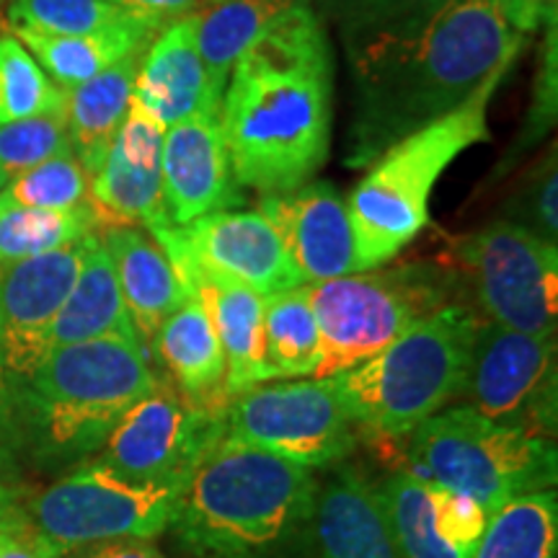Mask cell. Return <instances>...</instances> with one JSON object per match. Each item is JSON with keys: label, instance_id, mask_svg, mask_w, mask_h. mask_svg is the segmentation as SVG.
<instances>
[{"label": "cell", "instance_id": "cell-10", "mask_svg": "<svg viewBox=\"0 0 558 558\" xmlns=\"http://www.w3.org/2000/svg\"><path fill=\"white\" fill-rule=\"evenodd\" d=\"M456 256L488 324L556 337L558 248L512 220L458 241Z\"/></svg>", "mask_w": 558, "mask_h": 558}, {"label": "cell", "instance_id": "cell-25", "mask_svg": "<svg viewBox=\"0 0 558 558\" xmlns=\"http://www.w3.org/2000/svg\"><path fill=\"white\" fill-rule=\"evenodd\" d=\"M107 337L140 341L135 329H132L130 313L124 308L122 290L120 282H117L109 251L104 248L99 233H90L86 239L78 277H75L65 303H62L50 326L47 352L58 347Z\"/></svg>", "mask_w": 558, "mask_h": 558}, {"label": "cell", "instance_id": "cell-37", "mask_svg": "<svg viewBox=\"0 0 558 558\" xmlns=\"http://www.w3.org/2000/svg\"><path fill=\"white\" fill-rule=\"evenodd\" d=\"M509 218L518 226L533 230L543 241H558V163L556 145L535 160L525 173L514 197L507 202Z\"/></svg>", "mask_w": 558, "mask_h": 558}, {"label": "cell", "instance_id": "cell-40", "mask_svg": "<svg viewBox=\"0 0 558 558\" xmlns=\"http://www.w3.org/2000/svg\"><path fill=\"white\" fill-rule=\"evenodd\" d=\"M109 3L120 5L130 16L153 26V29L163 32L171 24H177L179 19L192 16L202 0H109Z\"/></svg>", "mask_w": 558, "mask_h": 558}, {"label": "cell", "instance_id": "cell-2", "mask_svg": "<svg viewBox=\"0 0 558 558\" xmlns=\"http://www.w3.org/2000/svg\"><path fill=\"white\" fill-rule=\"evenodd\" d=\"M331 128V45L313 5H303L230 68L220 132L235 184L262 194L308 184L329 158Z\"/></svg>", "mask_w": 558, "mask_h": 558}, {"label": "cell", "instance_id": "cell-44", "mask_svg": "<svg viewBox=\"0 0 558 558\" xmlns=\"http://www.w3.org/2000/svg\"><path fill=\"white\" fill-rule=\"evenodd\" d=\"M16 507H19V492H16V488L0 484V522L9 518V514Z\"/></svg>", "mask_w": 558, "mask_h": 558}, {"label": "cell", "instance_id": "cell-31", "mask_svg": "<svg viewBox=\"0 0 558 558\" xmlns=\"http://www.w3.org/2000/svg\"><path fill=\"white\" fill-rule=\"evenodd\" d=\"M96 230L90 205L75 209L0 207V267L78 243Z\"/></svg>", "mask_w": 558, "mask_h": 558}, {"label": "cell", "instance_id": "cell-29", "mask_svg": "<svg viewBox=\"0 0 558 558\" xmlns=\"http://www.w3.org/2000/svg\"><path fill=\"white\" fill-rule=\"evenodd\" d=\"M320 362L318 324L303 284L264 298L262 367L264 380L316 375Z\"/></svg>", "mask_w": 558, "mask_h": 558}, {"label": "cell", "instance_id": "cell-38", "mask_svg": "<svg viewBox=\"0 0 558 558\" xmlns=\"http://www.w3.org/2000/svg\"><path fill=\"white\" fill-rule=\"evenodd\" d=\"M548 34L546 41H543V58H541V73L538 81H535V94H533V104H530L527 120H525V130L520 132V137L514 140V148L509 153V158L520 156L527 148H533L538 140L548 135V130L554 128L556 120V107H558V58H556V26L558 19L548 21Z\"/></svg>", "mask_w": 558, "mask_h": 558}, {"label": "cell", "instance_id": "cell-23", "mask_svg": "<svg viewBox=\"0 0 558 558\" xmlns=\"http://www.w3.org/2000/svg\"><path fill=\"white\" fill-rule=\"evenodd\" d=\"M320 558H401L383 514L378 486L357 469H341L313 509Z\"/></svg>", "mask_w": 558, "mask_h": 558}, {"label": "cell", "instance_id": "cell-7", "mask_svg": "<svg viewBox=\"0 0 558 558\" xmlns=\"http://www.w3.org/2000/svg\"><path fill=\"white\" fill-rule=\"evenodd\" d=\"M320 337L313 378H331L403 337L411 326L452 303L456 271L432 262H407L303 284Z\"/></svg>", "mask_w": 558, "mask_h": 558}, {"label": "cell", "instance_id": "cell-12", "mask_svg": "<svg viewBox=\"0 0 558 558\" xmlns=\"http://www.w3.org/2000/svg\"><path fill=\"white\" fill-rule=\"evenodd\" d=\"M226 429V414L194 407L169 383H156L101 448L99 463L140 486H171L184 492L194 465Z\"/></svg>", "mask_w": 558, "mask_h": 558}, {"label": "cell", "instance_id": "cell-30", "mask_svg": "<svg viewBox=\"0 0 558 558\" xmlns=\"http://www.w3.org/2000/svg\"><path fill=\"white\" fill-rule=\"evenodd\" d=\"M556 488L533 492L499 507L486 522L471 558H556Z\"/></svg>", "mask_w": 558, "mask_h": 558}, {"label": "cell", "instance_id": "cell-3", "mask_svg": "<svg viewBox=\"0 0 558 558\" xmlns=\"http://www.w3.org/2000/svg\"><path fill=\"white\" fill-rule=\"evenodd\" d=\"M316 497L311 469L220 437L194 465L171 527L220 558H282L313 527Z\"/></svg>", "mask_w": 558, "mask_h": 558}, {"label": "cell", "instance_id": "cell-1", "mask_svg": "<svg viewBox=\"0 0 558 558\" xmlns=\"http://www.w3.org/2000/svg\"><path fill=\"white\" fill-rule=\"evenodd\" d=\"M494 0H452L414 32L344 41L354 81L349 169L369 166L401 137L458 109L525 50Z\"/></svg>", "mask_w": 558, "mask_h": 558}, {"label": "cell", "instance_id": "cell-26", "mask_svg": "<svg viewBox=\"0 0 558 558\" xmlns=\"http://www.w3.org/2000/svg\"><path fill=\"white\" fill-rule=\"evenodd\" d=\"M11 34L29 50L47 78L68 90L96 78L130 54L145 52L160 32L143 21L130 19L120 26L96 34H81V37H62V34L34 29H11Z\"/></svg>", "mask_w": 558, "mask_h": 558}, {"label": "cell", "instance_id": "cell-19", "mask_svg": "<svg viewBox=\"0 0 558 558\" xmlns=\"http://www.w3.org/2000/svg\"><path fill=\"white\" fill-rule=\"evenodd\" d=\"M160 173L171 226H190L192 220L241 202V186L230 171L220 132V114H194L166 128Z\"/></svg>", "mask_w": 558, "mask_h": 558}, {"label": "cell", "instance_id": "cell-24", "mask_svg": "<svg viewBox=\"0 0 558 558\" xmlns=\"http://www.w3.org/2000/svg\"><path fill=\"white\" fill-rule=\"evenodd\" d=\"M158 360L169 369L177 390L194 407L226 414V354L205 308L190 295L160 324L153 339Z\"/></svg>", "mask_w": 558, "mask_h": 558}, {"label": "cell", "instance_id": "cell-8", "mask_svg": "<svg viewBox=\"0 0 558 558\" xmlns=\"http://www.w3.org/2000/svg\"><path fill=\"white\" fill-rule=\"evenodd\" d=\"M409 437V471L478 501L488 518L507 501L556 486L554 439L492 422L463 403L437 411Z\"/></svg>", "mask_w": 558, "mask_h": 558}, {"label": "cell", "instance_id": "cell-14", "mask_svg": "<svg viewBox=\"0 0 558 558\" xmlns=\"http://www.w3.org/2000/svg\"><path fill=\"white\" fill-rule=\"evenodd\" d=\"M148 233L166 251L173 269L197 267L264 298L303 284L262 213L218 209L190 226H163Z\"/></svg>", "mask_w": 558, "mask_h": 558}, {"label": "cell", "instance_id": "cell-36", "mask_svg": "<svg viewBox=\"0 0 558 558\" xmlns=\"http://www.w3.org/2000/svg\"><path fill=\"white\" fill-rule=\"evenodd\" d=\"M68 148L65 109L0 124V186Z\"/></svg>", "mask_w": 558, "mask_h": 558}, {"label": "cell", "instance_id": "cell-33", "mask_svg": "<svg viewBox=\"0 0 558 558\" xmlns=\"http://www.w3.org/2000/svg\"><path fill=\"white\" fill-rule=\"evenodd\" d=\"M90 179L73 148L41 160L39 166L0 190V207L75 209L88 205Z\"/></svg>", "mask_w": 558, "mask_h": 558}, {"label": "cell", "instance_id": "cell-17", "mask_svg": "<svg viewBox=\"0 0 558 558\" xmlns=\"http://www.w3.org/2000/svg\"><path fill=\"white\" fill-rule=\"evenodd\" d=\"M378 497L401 558H471L488 522L478 501L409 469L383 481Z\"/></svg>", "mask_w": 558, "mask_h": 558}, {"label": "cell", "instance_id": "cell-18", "mask_svg": "<svg viewBox=\"0 0 558 558\" xmlns=\"http://www.w3.org/2000/svg\"><path fill=\"white\" fill-rule=\"evenodd\" d=\"M259 213L275 228L303 284L357 271L347 202L329 181L264 194Z\"/></svg>", "mask_w": 558, "mask_h": 558}, {"label": "cell", "instance_id": "cell-34", "mask_svg": "<svg viewBox=\"0 0 558 558\" xmlns=\"http://www.w3.org/2000/svg\"><path fill=\"white\" fill-rule=\"evenodd\" d=\"M130 19L135 16L109 0H11L5 11L9 29H34L62 37L96 34Z\"/></svg>", "mask_w": 558, "mask_h": 558}, {"label": "cell", "instance_id": "cell-20", "mask_svg": "<svg viewBox=\"0 0 558 558\" xmlns=\"http://www.w3.org/2000/svg\"><path fill=\"white\" fill-rule=\"evenodd\" d=\"M132 101L163 128L194 114H220V96L209 86L192 16L160 32L145 50Z\"/></svg>", "mask_w": 558, "mask_h": 558}, {"label": "cell", "instance_id": "cell-43", "mask_svg": "<svg viewBox=\"0 0 558 558\" xmlns=\"http://www.w3.org/2000/svg\"><path fill=\"white\" fill-rule=\"evenodd\" d=\"M5 427H9V373L0 360V442H3Z\"/></svg>", "mask_w": 558, "mask_h": 558}, {"label": "cell", "instance_id": "cell-32", "mask_svg": "<svg viewBox=\"0 0 558 558\" xmlns=\"http://www.w3.org/2000/svg\"><path fill=\"white\" fill-rule=\"evenodd\" d=\"M65 109V90L47 78L11 32H0V124Z\"/></svg>", "mask_w": 558, "mask_h": 558}, {"label": "cell", "instance_id": "cell-5", "mask_svg": "<svg viewBox=\"0 0 558 558\" xmlns=\"http://www.w3.org/2000/svg\"><path fill=\"white\" fill-rule=\"evenodd\" d=\"M481 318L450 303L329 383L354 429L375 437L411 435L460 399Z\"/></svg>", "mask_w": 558, "mask_h": 558}, {"label": "cell", "instance_id": "cell-28", "mask_svg": "<svg viewBox=\"0 0 558 558\" xmlns=\"http://www.w3.org/2000/svg\"><path fill=\"white\" fill-rule=\"evenodd\" d=\"M311 0H202L194 9V34L209 86L222 99L230 68L262 34Z\"/></svg>", "mask_w": 558, "mask_h": 558}, {"label": "cell", "instance_id": "cell-4", "mask_svg": "<svg viewBox=\"0 0 558 558\" xmlns=\"http://www.w3.org/2000/svg\"><path fill=\"white\" fill-rule=\"evenodd\" d=\"M512 65L514 60L501 62L458 109L390 145L344 197L357 271L396 259L429 226L437 179L460 153L488 137V104Z\"/></svg>", "mask_w": 558, "mask_h": 558}, {"label": "cell", "instance_id": "cell-42", "mask_svg": "<svg viewBox=\"0 0 558 558\" xmlns=\"http://www.w3.org/2000/svg\"><path fill=\"white\" fill-rule=\"evenodd\" d=\"M62 558H166V556L160 554L153 541L120 538V541L94 543V546L78 548L73 550V554H65Z\"/></svg>", "mask_w": 558, "mask_h": 558}, {"label": "cell", "instance_id": "cell-22", "mask_svg": "<svg viewBox=\"0 0 558 558\" xmlns=\"http://www.w3.org/2000/svg\"><path fill=\"white\" fill-rule=\"evenodd\" d=\"M177 275L186 292L199 300L218 333L222 354H226L228 399L267 383L262 367L264 295L197 267H181Z\"/></svg>", "mask_w": 558, "mask_h": 558}, {"label": "cell", "instance_id": "cell-45", "mask_svg": "<svg viewBox=\"0 0 558 558\" xmlns=\"http://www.w3.org/2000/svg\"><path fill=\"white\" fill-rule=\"evenodd\" d=\"M0 190H3V186H0Z\"/></svg>", "mask_w": 558, "mask_h": 558}, {"label": "cell", "instance_id": "cell-11", "mask_svg": "<svg viewBox=\"0 0 558 558\" xmlns=\"http://www.w3.org/2000/svg\"><path fill=\"white\" fill-rule=\"evenodd\" d=\"M354 424L329 378L254 386L233 396L222 437L305 465L329 469L354 450Z\"/></svg>", "mask_w": 558, "mask_h": 558}, {"label": "cell", "instance_id": "cell-39", "mask_svg": "<svg viewBox=\"0 0 558 558\" xmlns=\"http://www.w3.org/2000/svg\"><path fill=\"white\" fill-rule=\"evenodd\" d=\"M0 558H50L21 505L0 522Z\"/></svg>", "mask_w": 558, "mask_h": 558}, {"label": "cell", "instance_id": "cell-13", "mask_svg": "<svg viewBox=\"0 0 558 558\" xmlns=\"http://www.w3.org/2000/svg\"><path fill=\"white\" fill-rule=\"evenodd\" d=\"M556 337H533L481 320L460 399L492 422L554 437Z\"/></svg>", "mask_w": 558, "mask_h": 558}, {"label": "cell", "instance_id": "cell-6", "mask_svg": "<svg viewBox=\"0 0 558 558\" xmlns=\"http://www.w3.org/2000/svg\"><path fill=\"white\" fill-rule=\"evenodd\" d=\"M26 383L32 422L47 450L86 456L104 448L158 378L140 341L107 337L52 349Z\"/></svg>", "mask_w": 558, "mask_h": 558}, {"label": "cell", "instance_id": "cell-21", "mask_svg": "<svg viewBox=\"0 0 558 558\" xmlns=\"http://www.w3.org/2000/svg\"><path fill=\"white\" fill-rule=\"evenodd\" d=\"M99 239L104 248L109 251L111 264H114L117 282H120L132 329H135L140 344L148 352L160 324L192 292H186L166 251L145 228H101Z\"/></svg>", "mask_w": 558, "mask_h": 558}, {"label": "cell", "instance_id": "cell-9", "mask_svg": "<svg viewBox=\"0 0 558 558\" xmlns=\"http://www.w3.org/2000/svg\"><path fill=\"white\" fill-rule=\"evenodd\" d=\"M179 488L130 484L99 460L54 481L24 509L50 558L104 541L145 538L171 527Z\"/></svg>", "mask_w": 558, "mask_h": 558}, {"label": "cell", "instance_id": "cell-16", "mask_svg": "<svg viewBox=\"0 0 558 558\" xmlns=\"http://www.w3.org/2000/svg\"><path fill=\"white\" fill-rule=\"evenodd\" d=\"M163 135V124L132 101L107 160L90 179L88 205L94 209L96 228L143 226L153 230L171 226L160 173Z\"/></svg>", "mask_w": 558, "mask_h": 558}, {"label": "cell", "instance_id": "cell-41", "mask_svg": "<svg viewBox=\"0 0 558 558\" xmlns=\"http://www.w3.org/2000/svg\"><path fill=\"white\" fill-rule=\"evenodd\" d=\"M494 3H497L509 29L522 34V37H530L548 21L558 19V0H494Z\"/></svg>", "mask_w": 558, "mask_h": 558}, {"label": "cell", "instance_id": "cell-35", "mask_svg": "<svg viewBox=\"0 0 558 558\" xmlns=\"http://www.w3.org/2000/svg\"><path fill=\"white\" fill-rule=\"evenodd\" d=\"M450 3L452 0H320L344 41L414 32Z\"/></svg>", "mask_w": 558, "mask_h": 558}, {"label": "cell", "instance_id": "cell-46", "mask_svg": "<svg viewBox=\"0 0 558 558\" xmlns=\"http://www.w3.org/2000/svg\"><path fill=\"white\" fill-rule=\"evenodd\" d=\"M0 3H3V0H0Z\"/></svg>", "mask_w": 558, "mask_h": 558}, {"label": "cell", "instance_id": "cell-15", "mask_svg": "<svg viewBox=\"0 0 558 558\" xmlns=\"http://www.w3.org/2000/svg\"><path fill=\"white\" fill-rule=\"evenodd\" d=\"M86 239L0 267V360L9 378L29 380L45 360L50 326L78 277Z\"/></svg>", "mask_w": 558, "mask_h": 558}, {"label": "cell", "instance_id": "cell-27", "mask_svg": "<svg viewBox=\"0 0 558 558\" xmlns=\"http://www.w3.org/2000/svg\"><path fill=\"white\" fill-rule=\"evenodd\" d=\"M145 52H135L81 86L65 90L70 145L88 179H94L128 117L135 94L137 68Z\"/></svg>", "mask_w": 558, "mask_h": 558}]
</instances>
